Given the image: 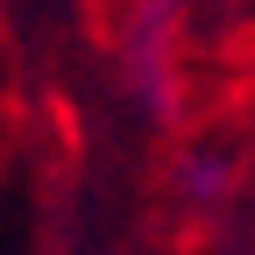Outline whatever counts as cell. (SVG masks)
<instances>
[{"label": "cell", "instance_id": "6da1fadb", "mask_svg": "<svg viewBox=\"0 0 255 255\" xmlns=\"http://www.w3.org/2000/svg\"><path fill=\"white\" fill-rule=\"evenodd\" d=\"M184 184L199 191V199H220V184H227V170H220V163H184Z\"/></svg>", "mask_w": 255, "mask_h": 255}]
</instances>
